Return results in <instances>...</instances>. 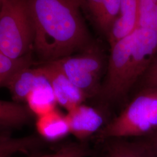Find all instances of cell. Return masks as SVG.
<instances>
[{
    "label": "cell",
    "instance_id": "ac0fdd59",
    "mask_svg": "<svg viewBox=\"0 0 157 157\" xmlns=\"http://www.w3.org/2000/svg\"><path fill=\"white\" fill-rule=\"evenodd\" d=\"M83 10L89 13L90 17L98 29L102 17V0H82Z\"/></svg>",
    "mask_w": 157,
    "mask_h": 157
},
{
    "label": "cell",
    "instance_id": "d6986e66",
    "mask_svg": "<svg viewBox=\"0 0 157 157\" xmlns=\"http://www.w3.org/2000/svg\"><path fill=\"white\" fill-rule=\"evenodd\" d=\"M141 78L144 87L157 86V55Z\"/></svg>",
    "mask_w": 157,
    "mask_h": 157
},
{
    "label": "cell",
    "instance_id": "7c38bea8",
    "mask_svg": "<svg viewBox=\"0 0 157 157\" xmlns=\"http://www.w3.org/2000/svg\"><path fill=\"white\" fill-rule=\"evenodd\" d=\"M31 111L18 102L0 100V128L22 125L29 121Z\"/></svg>",
    "mask_w": 157,
    "mask_h": 157
},
{
    "label": "cell",
    "instance_id": "9a60e30c",
    "mask_svg": "<svg viewBox=\"0 0 157 157\" xmlns=\"http://www.w3.org/2000/svg\"><path fill=\"white\" fill-rule=\"evenodd\" d=\"M138 27L147 29L157 33V0H138Z\"/></svg>",
    "mask_w": 157,
    "mask_h": 157
},
{
    "label": "cell",
    "instance_id": "5b68a950",
    "mask_svg": "<svg viewBox=\"0 0 157 157\" xmlns=\"http://www.w3.org/2000/svg\"><path fill=\"white\" fill-rule=\"evenodd\" d=\"M53 62L86 96L97 90L104 60L95 45L78 54L66 56Z\"/></svg>",
    "mask_w": 157,
    "mask_h": 157
},
{
    "label": "cell",
    "instance_id": "277c9868",
    "mask_svg": "<svg viewBox=\"0 0 157 157\" xmlns=\"http://www.w3.org/2000/svg\"><path fill=\"white\" fill-rule=\"evenodd\" d=\"M33 27L25 0H4L0 11V51L12 59L31 53Z\"/></svg>",
    "mask_w": 157,
    "mask_h": 157
},
{
    "label": "cell",
    "instance_id": "ffe728a7",
    "mask_svg": "<svg viewBox=\"0 0 157 157\" xmlns=\"http://www.w3.org/2000/svg\"><path fill=\"white\" fill-rule=\"evenodd\" d=\"M149 147L154 156L157 157V129L143 139Z\"/></svg>",
    "mask_w": 157,
    "mask_h": 157
},
{
    "label": "cell",
    "instance_id": "5bb4252c",
    "mask_svg": "<svg viewBox=\"0 0 157 157\" xmlns=\"http://www.w3.org/2000/svg\"><path fill=\"white\" fill-rule=\"evenodd\" d=\"M31 53L19 59H12L0 51V87H6L13 75L24 68L33 65Z\"/></svg>",
    "mask_w": 157,
    "mask_h": 157
},
{
    "label": "cell",
    "instance_id": "52a82bcc",
    "mask_svg": "<svg viewBox=\"0 0 157 157\" xmlns=\"http://www.w3.org/2000/svg\"><path fill=\"white\" fill-rule=\"evenodd\" d=\"M66 115L70 133L78 139H84L100 130L104 119L95 108L83 104L67 111Z\"/></svg>",
    "mask_w": 157,
    "mask_h": 157
},
{
    "label": "cell",
    "instance_id": "3957f363",
    "mask_svg": "<svg viewBox=\"0 0 157 157\" xmlns=\"http://www.w3.org/2000/svg\"><path fill=\"white\" fill-rule=\"evenodd\" d=\"M157 129V86H148L121 114L101 130V137L117 139L146 137Z\"/></svg>",
    "mask_w": 157,
    "mask_h": 157
},
{
    "label": "cell",
    "instance_id": "9c48e42d",
    "mask_svg": "<svg viewBox=\"0 0 157 157\" xmlns=\"http://www.w3.org/2000/svg\"><path fill=\"white\" fill-rule=\"evenodd\" d=\"M44 78L45 75L40 67L24 68L13 75L6 87L15 101H26L29 94Z\"/></svg>",
    "mask_w": 157,
    "mask_h": 157
},
{
    "label": "cell",
    "instance_id": "30bf717a",
    "mask_svg": "<svg viewBox=\"0 0 157 157\" xmlns=\"http://www.w3.org/2000/svg\"><path fill=\"white\" fill-rule=\"evenodd\" d=\"M37 118V130L41 136L47 140H58L70 133L66 115L56 109Z\"/></svg>",
    "mask_w": 157,
    "mask_h": 157
},
{
    "label": "cell",
    "instance_id": "8fae6325",
    "mask_svg": "<svg viewBox=\"0 0 157 157\" xmlns=\"http://www.w3.org/2000/svg\"><path fill=\"white\" fill-rule=\"evenodd\" d=\"M26 101L30 111L37 117L56 109V100L45 75V78L29 94Z\"/></svg>",
    "mask_w": 157,
    "mask_h": 157
},
{
    "label": "cell",
    "instance_id": "7a4b0ae2",
    "mask_svg": "<svg viewBox=\"0 0 157 157\" xmlns=\"http://www.w3.org/2000/svg\"><path fill=\"white\" fill-rule=\"evenodd\" d=\"M110 48L103 90L112 100L124 95L146 72L157 55V33L138 27Z\"/></svg>",
    "mask_w": 157,
    "mask_h": 157
},
{
    "label": "cell",
    "instance_id": "44dd1931",
    "mask_svg": "<svg viewBox=\"0 0 157 157\" xmlns=\"http://www.w3.org/2000/svg\"><path fill=\"white\" fill-rule=\"evenodd\" d=\"M4 0H0V11H1V7L2 6V4L4 2Z\"/></svg>",
    "mask_w": 157,
    "mask_h": 157
},
{
    "label": "cell",
    "instance_id": "4fadbf2b",
    "mask_svg": "<svg viewBox=\"0 0 157 157\" xmlns=\"http://www.w3.org/2000/svg\"><path fill=\"white\" fill-rule=\"evenodd\" d=\"M117 140V139H116ZM109 157H155L144 140L136 142L118 140L108 147Z\"/></svg>",
    "mask_w": 157,
    "mask_h": 157
},
{
    "label": "cell",
    "instance_id": "8992f818",
    "mask_svg": "<svg viewBox=\"0 0 157 157\" xmlns=\"http://www.w3.org/2000/svg\"><path fill=\"white\" fill-rule=\"evenodd\" d=\"M50 82L56 103L67 111L83 103L86 95L68 79L53 61L40 66Z\"/></svg>",
    "mask_w": 157,
    "mask_h": 157
},
{
    "label": "cell",
    "instance_id": "ba28073f",
    "mask_svg": "<svg viewBox=\"0 0 157 157\" xmlns=\"http://www.w3.org/2000/svg\"><path fill=\"white\" fill-rule=\"evenodd\" d=\"M138 0H121V12L107 35L110 47L138 27Z\"/></svg>",
    "mask_w": 157,
    "mask_h": 157
},
{
    "label": "cell",
    "instance_id": "2e32d148",
    "mask_svg": "<svg viewBox=\"0 0 157 157\" xmlns=\"http://www.w3.org/2000/svg\"><path fill=\"white\" fill-rule=\"evenodd\" d=\"M102 17L98 30L107 36L120 14L121 0H102Z\"/></svg>",
    "mask_w": 157,
    "mask_h": 157
},
{
    "label": "cell",
    "instance_id": "6da1fadb",
    "mask_svg": "<svg viewBox=\"0 0 157 157\" xmlns=\"http://www.w3.org/2000/svg\"><path fill=\"white\" fill-rule=\"evenodd\" d=\"M33 27V48L52 62L94 45L82 14V0H25Z\"/></svg>",
    "mask_w": 157,
    "mask_h": 157
},
{
    "label": "cell",
    "instance_id": "e0dca14e",
    "mask_svg": "<svg viewBox=\"0 0 157 157\" xmlns=\"http://www.w3.org/2000/svg\"><path fill=\"white\" fill-rule=\"evenodd\" d=\"M87 154L88 150L84 146L71 144L62 147L54 153L39 157H85Z\"/></svg>",
    "mask_w": 157,
    "mask_h": 157
}]
</instances>
